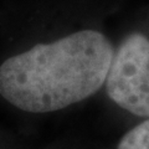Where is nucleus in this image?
I'll return each mask as SVG.
<instances>
[{
    "label": "nucleus",
    "instance_id": "f257e3e1",
    "mask_svg": "<svg viewBox=\"0 0 149 149\" xmlns=\"http://www.w3.org/2000/svg\"><path fill=\"white\" fill-rule=\"evenodd\" d=\"M113 52L93 26L17 37L0 54V102L26 116L78 104L102 91Z\"/></svg>",
    "mask_w": 149,
    "mask_h": 149
},
{
    "label": "nucleus",
    "instance_id": "f03ea898",
    "mask_svg": "<svg viewBox=\"0 0 149 149\" xmlns=\"http://www.w3.org/2000/svg\"><path fill=\"white\" fill-rule=\"evenodd\" d=\"M107 97L128 113L149 118V32L132 30L114 42L103 88Z\"/></svg>",
    "mask_w": 149,
    "mask_h": 149
},
{
    "label": "nucleus",
    "instance_id": "7ed1b4c3",
    "mask_svg": "<svg viewBox=\"0 0 149 149\" xmlns=\"http://www.w3.org/2000/svg\"><path fill=\"white\" fill-rule=\"evenodd\" d=\"M117 149H149V118L125 132L119 139Z\"/></svg>",
    "mask_w": 149,
    "mask_h": 149
},
{
    "label": "nucleus",
    "instance_id": "20e7f679",
    "mask_svg": "<svg viewBox=\"0 0 149 149\" xmlns=\"http://www.w3.org/2000/svg\"><path fill=\"white\" fill-rule=\"evenodd\" d=\"M0 149H4V148H3V147H1V144H0Z\"/></svg>",
    "mask_w": 149,
    "mask_h": 149
}]
</instances>
